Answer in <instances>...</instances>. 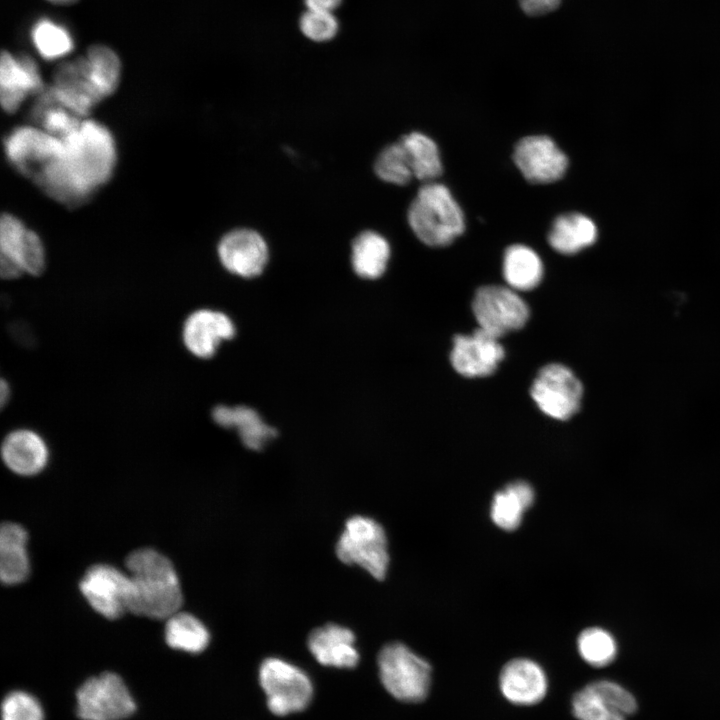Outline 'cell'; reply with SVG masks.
I'll return each mask as SVG.
<instances>
[{"mask_svg":"<svg viewBox=\"0 0 720 720\" xmlns=\"http://www.w3.org/2000/svg\"><path fill=\"white\" fill-rule=\"evenodd\" d=\"M408 222L417 238L433 247L446 246L465 229L461 207L443 184L427 183L408 209Z\"/></svg>","mask_w":720,"mask_h":720,"instance_id":"cell-3","label":"cell"},{"mask_svg":"<svg viewBox=\"0 0 720 720\" xmlns=\"http://www.w3.org/2000/svg\"><path fill=\"white\" fill-rule=\"evenodd\" d=\"M377 664L384 688L396 699L416 703L427 697L431 666L406 645L386 644L378 653Z\"/></svg>","mask_w":720,"mask_h":720,"instance_id":"cell-4","label":"cell"},{"mask_svg":"<svg viewBox=\"0 0 720 720\" xmlns=\"http://www.w3.org/2000/svg\"><path fill=\"white\" fill-rule=\"evenodd\" d=\"M355 640V635L349 628L329 623L309 634L307 646L312 656L322 665L353 668L359 662Z\"/></svg>","mask_w":720,"mask_h":720,"instance_id":"cell-20","label":"cell"},{"mask_svg":"<svg viewBox=\"0 0 720 720\" xmlns=\"http://www.w3.org/2000/svg\"><path fill=\"white\" fill-rule=\"evenodd\" d=\"M299 26L304 36L317 42L334 38L338 31V21L329 12L308 10L301 16Z\"/></svg>","mask_w":720,"mask_h":720,"instance_id":"cell-35","label":"cell"},{"mask_svg":"<svg viewBox=\"0 0 720 720\" xmlns=\"http://www.w3.org/2000/svg\"><path fill=\"white\" fill-rule=\"evenodd\" d=\"M472 308L479 328L497 338L522 328L529 317L526 302L514 289L505 286L479 288Z\"/></svg>","mask_w":720,"mask_h":720,"instance_id":"cell-8","label":"cell"},{"mask_svg":"<svg viewBox=\"0 0 720 720\" xmlns=\"http://www.w3.org/2000/svg\"><path fill=\"white\" fill-rule=\"evenodd\" d=\"M79 587L90 606L107 619H117L129 611L131 579L116 567L107 564L89 567Z\"/></svg>","mask_w":720,"mask_h":720,"instance_id":"cell-10","label":"cell"},{"mask_svg":"<svg viewBox=\"0 0 720 720\" xmlns=\"http://www.w3.org/2000/svg\"><path fill=\"white\" fill-rule=\"evenodd\" d=\"M336 555L341 562L359 566L373 578L383 580L390 560L384 528L367 516L350 517L337 540Z\"/></svg>","mask_w":720,"mask_h":720,"instance_id":"cell-5","label":"cell"},{"mask_svg":"<svg viewBox=\"0 0 720 720\" xmlns=\"http://www.w3.org/2000/svg\"><path fill=\"white\" fill-rule=\"evenodd\" d=\"M342 0H305L308 10L332 13Z\"/></svg>","mask_w":720,"mask_h":720,"instance_id":"cell-38","label":"cell"},{"mask_svg":"<svg viewBox=\"0 0 720 720\" xmlns=\"http://www.w3.org/2000/svg\"><path fill=\"white\" fill-rule=\"evenodd\" d=\"M598 229L594 221L581 213L558 216L549 231L550 246L561 254H575L595 243Z\"/></svg>","mask_w":720,"mask_h":720,"instance_id":"cell-23","label":"cell"},{"mask_svg":"<svg viewBox=\"0 0 720 720\" xmlns=\"http://www.w3.org/2000/svg\"><path fill=\"white\" fill-rule=\"evenodd\" d=\"M534 490L525 481H515L498 491L492 500L490 515L499 528L515 530L522 521L523 514L534 502Z\"/></svg>","mask_w":720,"mask_h":720,"instance_id":"cell-24","label":"cell"},{"mask_svg":"<svg viewBox=\"0 0 720 720\" xmlns=\"http://www.w3.org/2000/svg\"><path fill=\"white\" fill-rule=\"evenodd\" d=\"M502 695L516 705H534L543 700L548 681L543 668L528 658L507 662L499 676Z\"/></svg>","mask_w":720,"mask_h":720,"instance_id":"cell-18","label":"cell"},{"mask_svg":"<svg viewBox=\"0 0 720 720\" xmlns=\"http://www.w3.org/2000/svg\"><path fill=\"white\" fill-rule=\"evenodd\" d=\"M10 394H11V390H10L9 383L5 379H2L1 384H0V402H1L2 407H4L6 405V403L9 401Z\"/></svg>","mask_w":720,"mask_h":720,"instance_id":"cell-39","label":"cell"},{"mask_svg":"<svg viewBox=\"0 0 720 720\" xmlns=\"http://www.w3.org/2000/svg\"><path fill=\"white\" fill-rule=\"evenodd\" d=\"M75 696L76 714L82 720H122L136 709L127 686L113 672L88 678Z\"/></svg>","mask_w":720,"mask_h":720,"instance_id":"cell-7","label":"cell"},{"mask_svg":"<svg viewBox=\"0 0 720 720\" xmlns=\"http://www.w3.org/2000/svg\"><path fill=\"white\" fill-rule=\"evenodd\" d=\"M27 533L19 524L6 522L0 528V578L6 585L23 582L29 575Z\"/></svg>","mask_w":720,"mask_h":720,"instance_id":"cell-22","label":"cell"},{"mask_svg":"<svg viewBox=\"0 0 720 720\" xmlns=\"http://www.w3.org/2000/svg\"><path fill=\"white\" fill-rule=\"evenodd\" d=\"M504 355L499 338L478 328L473 334L454 337L450 361L465 377H484L496 370Z\"/></svg>","mask_w":720,"mask_h":720,"instance_id":"cell-14","label":"cell"},{"mask_svg":"<svg viewBox=\"0 0 720 720\" xmlns=\"http://www.w3.org/2000/svg\"><path fill=\"white\" fill-rule=\"evenodd\" d=\"M1 456L12 472L32 476L47 465L49 449L39 433L28 428H18L10 431L3 439Z\"/></svg>","mask_w":720,"mask_h":720,"instance_id":"cell-19","label":"cell"},{"mask_svg":"<svg viewBox=\"0 0 720 720\" xmlns=\"http://www.w3.org/2000/svg\"><path fill=\"white\" fill-rule=\"evenodd\" d=\"M2 720H43V710L38 700L24 692L8 693L1 704Z\"/></svg>","mask_w":720,"mask_h":720,"instance_id":"cell-34","label":"cell"},{"mask_svg":"<svg viewBox=\"0 0 720 720\" xmlns=\"http://www.w3.org/2000/svg\"><path fill=\"white\" fill-rule=\"evenodd\" d=\"M31 36L36 50L46 60L63 57L73 49V40L69 32L63 26L46 18L34 24Z\"/></svg>","mask_w":720,"mask_h":720,"instance_id":"cell-32","label":"cell"},{"mask_svg":"<svg viewBox=\"0 0 720 720\" xmlns=\"http://www.w3.org/2000/svg\"><path fill=\"white\" fill-rule=\"evenodd\" d=\"M402 143L413 172L422 181H431L442 173V163L436 143L427 135L411 132L402 136Z\"/></svg>","mask_w":720,"mask_h":720,"instance_id":"cell-28","label":"cell"},{"mask_svg":"<svg viewBox=\"0 0 720 720\" xmlns=\"http://www.w3.org/2000/svg\"><path fill=\"white\" fill-rule=\"evenodd\" d=\"M132 584L129 612L168 619L180 611L182 589L171 561L151 548L131 552L125 561Z\"/></svg>","mask_w":720,"mask_h":720,"instance_id":"cell-2","label":"cell"},{"mask_svg":"<svg viewBox=\"0 0 720 720\" xmlns=\"http://www.w3.org/2000/svg\"><path fill=\"white\" fill-rule=\"evenodd\" d=\"M20 266L24 274L41 275L46 267V253L40 236L27 229L20 255Z\"/></svg>","mask_w":720,"mask_h":720,"instance_id":"cell-36","label":"cell"},{"mask_svg":"<svg viewBox=\"0 0 720 720\" xmlns=\"http://www.w3.org/2000/svg\"><path fill=\"white\" fill-rule=\"evenodd\" d=\"M166 620L164 635L169 647L188 653H200L208 646L209 631L194 615L178 611Z\"/></svg>","mask_w":720,"mask_h":720,"instance_id":"cell-27","label":"cell"},{"mask_svg":"<svg viewBox=\"0 0 720 720\" xmlns=\"http://www.w3.org/2000/svg\"><path fill=\"white\" fill-rule=\"evenodd\" d=\"M44 84L36 62L26 54L14 57L3 51L0 61V102L3 110L13 113L30 94L41 93Z\"/></svg>","mask_w":720,"mask_h":720,"instance_id":"cell-17","label":"cell"},{"mask_svg":"<svg viewBox=\"0 0 720 720\" xmlns=\"http://www.w3.org/2000/svg\"><path fill=\"white\" fill-rule=\"evenodd\" d=\"M235 331V325L227 314L202 308L186 317L181 338L186 350L193 356L209 359L223 341L233 338Z\"/></svg>","mask_w":720,"mask_h":720,"instance_id":"cell-16","label":"cell"},{"mask_svg":"<svg viewBox=\"0 0 720 720\" xmlns=\"http://www.w3.org/2000/svg\"><path fill=\"white\" fill-rule=\"evenodd\" d=\"M561 0H519L522 10L531 16L543 15L556 9Z\"/></svg>","mask_w":720,"mask_h":720,"instance_id":"cell-37","label":"cell"},{"mask_svg":"<svg viewBox=\"0 0 720 720\" xmlns=\"http://www.w3.org/2000/svg\"><path fill=\"white\" fill-rule=\"evenodd\" d=\"M90 79L102 99L118 88L121 63L118 55L105 45L96 44L86 53Z\"/></svg>","mask_w":720,"mask_h":720,"instance_id":"cell-30","label":"cell"},{"mask_svg":"<svg viewBox=\"0 0 720 720\" xmlns=\"http://www.w3.org/2000/svg\"><path fill=\"white\" fill-rule=\"evenodd\" d=\"M571 707L578 720H626L635 713L637 703L619 684L598 680L576 692Z\"/></svg>","mask_w":720,"mask_h":720,"instance_id":"cell-12","label":"cell"},{"mask_svg":"<svg viewBox=\"0 0 720 720\" xmlns=\"http://www.w3.org/2000/svg\"><path fill=\"white\" fill-rule=\"evenodd\" d=\"M62 150V138L34 126L16 127L4 140V151L11 165L31 179Z\"/></svg>","mask_w":720,"mask_h":720,"instance_id":"cell-11","label":"cell"},{"mask_svg":"<svg viewBox=\"0 0 720 720\" xmlns=\"http://www.w3.org/2000/svg\"><path fill=\"white\" fill-rule=\"evenodd\" d=\"M259 682L269 710L278 716L304 710L313 695L308 675L299 667L277 657L266 658L261 663Z\"/></svg>","mask_w":720,"mask_h":720,"instance_id":"cell-6","label":"cell"},{"mask_svg":"<svg viewBox=\"0 0 720 720\" xmlns=\"http://www.w3.org/2000/svg\"><path fill=\"white\" fill-rule=\"evenodd\" d=\"M374 170L380 179L396 185H405L414 177L407 153L399 140L379 153Z\"/></svg>","mask_w":720,"mask_h":720,"instance_id":"cell-33","label":"cell"},{"mask_svg":"<svg viewBox=\"0 0 720 720\" xmlns=\"http://www.w3.org/2000/svg\"><path fill=\"white\" fill-rule=\"evenodd\" d=\"M27 227L16 216L4 213L0 219V274L3 279H15L23 275L20 253Z\"/></svg>","mask_w":720,"mask_h":720,"instance_id":"cell-29","label":"cell"},{"mask_svg":"<svg viewBox=\"0 0 720 720\" xmlns=\"http://www.w3.org/2000/svg\"><path fill=\"white\" fill-rule=\"evenodd\" d=\"M54 4L69 5L75 3L77 0H48Z\"/></svg>","mask_w":720,"mask_h":720,"instance_id":"cell-40","label":"cell"},{"mask_svg":"<svg viewBox=\"0 0 720 720\" xmlns=\"http://www.w3.org/2000/svg\"><path fill=\"white\" fill-rule=\"evenodd\" d=\"M212 418L223 428L237 429L245 447L254 451L263 449L277 435L273 427L247 406L217 405L212 410Z\"/></svg>","mask_w":720,"mask_h":720,"instance_id":"cell-21","label":"cell"},{"mask_svg":"<svg viewBox=\"0 0 720 720\" xmlns=\"http://www.w3.org/2000/svg\"><path fill=\"white\" fill-rule=\"evenodd\" d=\"M543 263L530 247L516 244L504 254L503 276L510 288L527 291L535 288L543 277Z\"/></svg>","mask_w":720,"mask_h":720,"instance_id":"cell-26","label":"cell"},{"mask_svg":"<svg viewBox=\"0 0 720 720\" xmlns=\"http://www.w3.org/2000/svg\"><path fill=\"white\" fill-rule=\"evenodd\" d=\"M577 647L581 658L594 667L609 665L617 655L615 638L600 627L584 629L578 636Z\"/></svg>","mask_w":720,"mask_h":720,"instance_id":"cell-31","label":"cell"},{"mask_svg":"<svg viewBox=\"0 0 720 720\" xmlns=\"http://www.w3.org/2000/svg\"><path fill=\"white\" fill-rule=\"evenodd\" d=\"M389 258L390 245L377 232L364 231L352 242V267L361 278L377 279L382 276Z\"/></svg>","mask_w":720,"mask_h":720,"instance_id":"cell-25","label":"cell"},{"mask_svg":"<svg viewBox=\"0 0 720 720\" xmlns=\"http://www.w3.org/2000/svg\"><path fill=\"white\" fill-rule=\"evenodd\" d=\"M218 257L232 274L252 278L262 273L269 253L264 238L256 231L235 229L223 236L218 244Z\"/></svg>","mask_w":720,"mask_h":720,"instance_id":"cell-15","label":"cell"},{"mask_svg":"<svg viewBox=\"0 0 720 720\" xmlns=\"http://www.w3.org/2000/svg\"><path fill=\"white\" fill-rule=\"evenodd\" d=\"M63 150L33 178L50 198L67 207L87 201L111 178L117 150L110 130L83 119L79 128L62 138Z\"/></svg>","mask_w":720,"mask_h":720,"instance_id":"cell-1","label":"cell"},{"mask_svg":"<svg viewBox=\"0 0 720 720\" xmlns=\"http://www.w3.org/2000/svg\"><path fill=\"white\" fill-rule=\"evenodd\" d=\"M513 159L525 179L532 183L555 182L568 167L567 156L545 135L522 138L514 148Z\"/></svg>","mask_w":720,"mask_h":720,"instance_id":"cell-13","label":"cell"},{"mask_svg":"<svg viewBox=\"0 0 720 720\" xmlns=\"http://www.w3.org/2000/svg\"><path fill=\"white\" fill-rule=\"evenodd\" d=\"M583 387L575 374L561 364L544 366L531 386V396L546 415L567 420L580 408Z\"/></svg>","mask_w":720,"mask_h":720,"instance_id":"cell-9","label":"cell"}]
</instances>
